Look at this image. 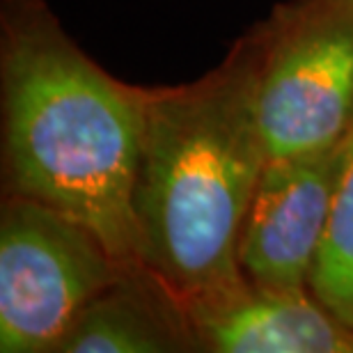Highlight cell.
<instances>
[{
	"label": "cell",
	"mask_w": 353,
	"mask_h": 353,
	"mask_svg": "<svg viewBox=\"0 0 353 353\" xmlns=\"http://www.w3.org/2000/svg\"><path fill=\"white\" fill-rule=\"evenodd\" d=\"M310 292L330 312L353 326V124L342 140V165L333 209L310 275Z\"/></svg>",
	"instance_id": "ba28073f"
},
{
	"label": "cell",
	"mask_w": 353,
	"mask_h": 353,
	"mask_svg": "<svg viewBox=\"0 0 353 353\" xmlns=\"http://www.w3.org/2000/svg\"><path fill=\"white\" fill-rule=\"evenodd\" d=\"M145 92L97 65L46 0H0L3 193L76 218L140 264L131 197Z\"/></svg>",
	"instance_id": "6da1fadb"
},
{
	"label": "cell",
	"mask_w": 353,
	"mask_h": 353,
	"mask_svg": "<svg viewBox=\"0 0 353 353\" xmlns=\"http://www.w3.org/2000/svg\"><path fill=\"white\" fill-rule=\"evenodd\" d=\"M129 266L81 221L3 193L0 351L55 353L81 310Z\"/></svg>",
	"instance_id": "277c9868"
},
{
	"label": "cell",
	"mask_w": 353,
	"mask_h": 353,
	"mask_svg": "<svg viewBox=\"0 0 353 353\" xmlns=\"http://www.w3.org/2000/svg\"><path fill=\"white\" fill-rule=\"evenodd\" d=\"M252 26L200 79L147 88L133 181L140 259L183 301L245 282L239 236L268 159Z\"/></svg>",
	"instance_id": "7a4b0ae2"
},
{
	"label": "cell",
	"mask_w": 353,
	"mask_h": 353,
	"mask_svg": "<svg viewBox=\"0 0 353 353\" xmlns=\"http://www.w3.org/2000/svg\"><path fill=\"white\" fill-rule=\"evenodd\" d=\"M342 143L296 157H268L239 236V266L259 287L310 289L328 228Z\"/></svg>",
	"instance_id": "5b68a950"
},
{
	"label": "cell",
	"mask_w": 353,
	"mask_h": 353,
	"mask_svg": "<svg viewBox=\"0 0 353 353\" xmlns=\"http://www.w3.org/2000/svg\"><path fill=\"white\" fill-rule=\"evenodd\" d=\"M186 305L202 353H353V326L310 289L245 280Z\"/></svg>",
	"instance_id": "8992f818"
},
{
	"label": "cell",
	"mask_w": 353,
	"mask_h": 353,
	"mask_svg": "<svg viewBox=\"0 0 353 353\" xmlns=\"http://www.w3.org/2000/svg\"><path fill=\"white\" fill-rule=\"evenodd\" d=\"M255 28L268 157L340 145L353 124V0H282Z\"/></svg>",
	"instance_id": "3957f363"
},
{
	"label": "cell",
	"mask_w": 353,
	"mask_h": 353,
	"mask_svg": "<svg viewBox=\"0 0 353 353\" xmlns=\"http://www.w3.org/2000/svg\"><path fill=\"white\" fill-rule=\"evenodd\" d=\"M55 353H202V349L186 301L140 262L81 310Z\"/></svg>",
	"instance_id": "52a82bcc"
}]
</instances>
